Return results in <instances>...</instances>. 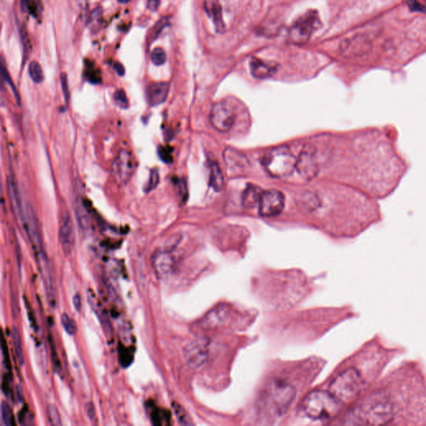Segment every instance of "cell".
Segmentation results:
<instances>
[{
    "label": "cell",
    "mask_w": 426,
    "mask_h": 426,
    "mask_svg": "<svg viewBox=\"0 0 426 426\" xmlns=\"http://www.w3.org/2000/svg\"><path fill=\"white\" fill-rule=\"evenodd\" d=\"M262 191L261 189L253 185H249L243 195V203L245 207H253L258 205L259 200Z\"/></svg>",
    "instance_id": "603a6c76"
},
{
    "label": "cell",
    "mask_w": 426,
    "mask_h": 426,
    "mask_svg": "<svg viewBox=\"0 0 426 426\" xmlns=\"http://www.w3.org/2000/svg\"><path fill=\"white\" fill-rule=\"evenodd\" d=\"M7 185H8V195L10 198L11 204L13 206L15 214L18 216L21 222L24 217V207L22 205L18 183L16 181L15 178L12 175L8 176L7 179Z\"/></svg>",
    "instance_id": "d6986e66"
},
{
    "label": "cell",
    "mask_w": 426,
    "mask_h": 426,
    "mask_svg": "<svg viewBox=\"0 0 426 426\" xmlns=\"http://www.w3.org/2000/svg\"><path fill=\"white\" fill-rule=\"evenodd\" d=\"M153 267L159 277H167L176 268V257L168 250H158L152 258Z\"/></svg>",
    "instance_id": "4fadbf2b"
},
{
    "label": "cell",
    "mask_w": 426,
    "mask_h": 426,
    "mask_svg": "<svg viewBox=\"0 0 426 426\" xmlns=\"http://www.w3.org/2000/svg\"><path fill=\"white\" fill-rule=\"evenodd\" d=\"M90 301L91 305L93 309H94V311L96 312V315H98L99 321L101 322L102 326L104 329V331H106L107 334L109 335L111 332L112 327L110 321H109V317L106 315V312L104 310V308L102 307L101 305H99V303L96 301V297L94 295H92V298H89Z\"/></svg>",
    "instance_id": "cb8c5ba5"
},
{
    "label": "cell",
    "mask_w": 426,
    "mask_h": 426,
    "mask_svg": "<svg viewBox=\"0 0 426 426\" xmlns=\"http://www.w3.org/2000/svg\"><path fill=\"white\" fill-rule=\"evenodd\" d=\"M86 75L88 80L92 83H99L101 82V74L94 67L88 66V71Z\"/></svg>",
    "instance_id": "d590c367"
},
{
    "label": "cell",
    "mask_w": 426,
    "mask_h": 426,
    "mask_svg": "<svg viewBox=\"0 0 426 426\" xmlns=\"http://www.w3.org/2000/svg\"><path fill=\"white\" fill-rule=\"evenodd\" d=\"M21 222L23 225V229L26 233L27 237L29 238L33 250H34V253L36 255L38 261H39V265L40 266L44 265L48 262V259L43 246L39 222L31 206H26L24 207V217Z\"/></svg>",
    "instance_id": "8992f818"
},
{
    "label": "cell",
    "mask_w": 426,
    "mask_h": 426,
    "mask_svg": "<svg viewBox=\"0 0 426 426\" xmlns=\"http://www.w3.org/2000/svg\"><path fill=\"white\" fill-rule=\"evenodd\" d=\"M132 0H118V2L120 3H122V4H125V3H129L131 2Z\"/></svg>",
    "instance_id": "7dc6e473"
},
{
    "label": "cell",
    "mask_w": 426,
    "mask_h": 426,
    "mask_svg": "<svg viewBox=\"0 0 426 426\" xmlns=\"http://www.w3.org/2000/svg\"><path fill=\"white\" fill-rule=\"evenodd\" d=\"M230 313V307L228 305H218L207 313L201 321V326L202 328H217L228 321Z\"/></svg>",
    "instance_id": "9a60e30c"
},
{
    "label": "cell",
    "mask_w": 426,
    "mask_h": 426,
    "mask_svg": "<svg viewBox=\"0 0 426 426\" xmlns=\"http://www.w3.org/2000/svg\"><path fill=\"white\" fill-rule=\"evenodd\" d=\"M74 228L72 217L67 212H62L60 218V242L66 255L72 252L74 245Z\"/></svg>",
    "instance_id": "5bb4252c"
},
{
    "label": "cell",
    "mask_w": 426,
    "mask_h": 426,
    "mask_svg": "<svg viewBox=\"0 0 426 426\" xmlns=\"http://www.w3.org/2000/svg\"><path fill=\"white\" fill-rule=\"evenodd\" d=\"M20 35L21 39L23 40V51H24V54L26 55V53H28V49H29V38H28V34H27L26 29H25L24 26L21 29Z\"/></svg>",
    "instance_id": "60d3db41"
},
{
    "label": "cell",
    "mask_w": 426,
    "mask_h": 426,
    "mask_svg": "<svg viewBox=\"0 0 426 426\" xmlns=\"http://www.w3.org/2000/svg\"><path fill=\"white\" fill-rule=\"evenodd\" d=\"M320 24L317 11L308 10L292 24L289 31L290 39L294 44H305L320 28Z\"/></svg>",
    "instance_id": "5b68a950"
},
{
    "label": "cell",
    "mask_w": 426,
    "mask_h": 426,
    "mask_svg": "<svg viewBox=\"0 0 426 426\" xmlns=\"http://www.w3.org/2000/svg\"><path fill=\"white\" fill-rule=\"evenodd\" d=\"M1 71H2V75H3V78L5 79L6 82L10 85L11 88H12V90H13V93H14V95H15V98H17V100L19 101V98H18V93H17V91H16L15 87L13 85V83H12V80H11L10 76L8 74V71L6 69L5 67L2 65V68H1Z\"/></svg>",
    "instance_id": "f35d334b"
},
{
    "label": "cell",
    "mask_w": 426,
    "mask_h": 426,
    "mask_svg": "<svg viewBox=\"0 0 426 426\" xmlns=\"http://www.w3.org/2000/svg\"><path fill=\"white\" fill-rule=\"evenodd\" d=\"M296 170L306 181L315 179L319 172L317 159L314 150H303L297 157Z\"/></svg>",
    "instance_id": "7c38bea8"
},
{
    "label": "cell",
    "mask_w": 426,
    "mask_h": 426,
    "mask_svg": "<svg viewBox=\"0 0 426 426\" xmlns=\"http://www.w3.org/2000/svg\"><path fill=\"white\" fill-rule=\"evenodd\" d=\"M102 13H103V8L102 7H97V8H94L92 12H91L90 14L88 16V19H87V24H90V23H93V21L97 20L98 18H100L102 15Z\"/></svg>",
    "instance_id": "74e56055"
},
{
    "label": "cell",
    "mask_w": 426,
    "mask_h": 426,
    "mask_svg": "<svg viewBox=\"0 0 426 426\" xmlns=\"http://www.w3.org/2000/svg\"><path fill=\"white\" fill-rule=\"evenodd\" d=\"M60 83L62 86V93L64 96L65 103L68 104L70 100V89L68 84V78L66 72H62L60 75Z\"/></svg>",
    "instance_id": "e575fe53"
},
{
    "label": "cell",
    "mask_w": 426,
    "mask_h": 426,
    "mask_svg": "<svg viewBox=\"0 0 426 426\" xmlns=\"http://www.w3.org/2000/svg\"><path fill=\"white\" fill-rule=\"evenodd\" d=\"M268 399L277 415L282 416L294 400V388L283 380H275L269 385Z\"/></svg>",
    "instance_id": "52a82bcc"
},
{
    "label": "cell",
    "mask_w": 426,
    "mask_h": 426,
    "mask_svg": "<svg viewBox=\"0 0 426 426\" xmlns=\"http://www.w3.org/2000/svg\"><path fill=\"white\" fill-rule=\"evenodd\" d=\"M61 322L64 331L69 336H74L75 334L77 333V325L67 313H63L61 315Z\"/></svg>",
    "instance_id": "f546056e"
},
{
    "label": "cell",
    "mask_w": 426,
    "mask_h": 426,
    "mask_svg": "<svg viewBox=\"0 0 426 426\" xmlns=\"http://www.w3.org/2000/svg\"><path fill=\"white\" fill-rule=\"evenodd\" d=\"M250 73L257 79H266L271 78L277 71V67L271 66L262 60L253 58L250 62Z\"/></svg>",
    "instance_id": "ffe728a7"
},
{
    "label": "cell",
    "mask_w": 426,
    "mask_h": 426,
    "mask_svg": "<svg viewBox=\"0 0 426 426\" xmlns=\"http://www.w3.org/2000/svg\"><path fill=\"white\" fill-rule=\"evenodd\" d=\"M341 404L330 391L314 390L304 398L303 410L312 420H330L338 415Z\"/></svg>",
    "instance_id": "7a4b0ae2"
},
{
    "label": "cell",
    "mask_w": 426,
    "mask_h": 426,
    "mask_svg": "<svg viewBox=\"0 0 426 426\" xmlns=\"http://www.w3.org/2000/svg\"><path fill=\"white\" fill-rule=\"evenodd\" d=\"M72 303L74 305L75 310L77 311H80L81 309H82V299H81L80 295L78 294V293L74 295V297L72 298Z\"/></svg>",
    "instance_id": "7bdbcfd3"
},
{
    "label": "cell",
    "mask_w": 426,
    "mask_h": 426,
    "mask_svg": "<svg viewBox=\"0 0 426 426\" xmlns=\"http://www.w3.org/2000/svg\"><path fill=\"white\" fill-rule=\"evenodd\" d=\"M47 415L49 418V423L52 426H62V421H61V416H60V411L58 410L57 407L53 404H50L48 406L47 410Z\"/></svg>",
    "instance_id": "4dcf8cb0"
},
{
    "label": "cell",
    "mask_w": 426,
    "mask_h": 426,
    "mask_svg": "<svg viewBox=\"0 0 426 426\" xmlns=\"http://www.w3.org/2000/svg\"><path fill=\"white\" fill-rule=\"evenodd\" d=\"M159 182H160V176L158 171L157 169H152L150 173L149 179L147 180V183L145 184L144 188H143L145 192L149 193L153 191L158 186Z\"/></svg>",
    "instance_id": "f1b7e54d"
},
{
    "label": "cell",
    "mask_w": 426,
    "mask_h": 426,
    "mask_svg": "<svg viewBox=\"0 0 426 426\" xmlns=\"http://www.w3.org/2000/svg\"><path fill=\"white\" fill-rule=\"evenodd\" d=\"M262 165L270 176L282 179L294 173L297 168V157L288 147H275L264 154Z\"/></svg>",
    "instance_id": "3957f363"
},
{
    "label": "cell",
    "mask_w": 426,
    "mask_h": 426,
    "mask_svg": "<svg viewBox=\"0 0 426 426\" xmlns=\"http://www.w3.org/2000/svg\"><path fill=\"white\" fill-rule=\"evenodd\" d=\"M168 22H169V20H168V18H163L159 19L156 23L155 25L153 26V30L150 33L151 34H150L151 41H155L156 39H158V36L163 32V29H165L167 25H168Z\"/></svg>",
    "instance_id": "d6a6232c"
},
{
    "label": "cell",
    "mask_w": 426,
    "mask_h": 426,
    "mask_svg": "<svg viewBox=\"0 0 426 426\" xmlns=\"http://www.w3.org/2000/svg\"><path fill=\"white\" fill-rule=\"evenodd\" d=\"M203 8L207 15L212 19L217 33L222 34L226 29L222 8L219 0H203Z\"/></svg>",
    "instance_id": "ac0fdd59"
},
{
    "label": "cell",
    "mask_w": 426,
    "mask_h": 426,
    "mask_svg": "<svg viewBox=\"0 0 426 426\" xmlns=\"http://www.w3.org/2000/svg\"><path fill=\"white\" fill-rule=\"evenodd\" d=\"M364 388V380L359 371L350 368L341 372L331 381L329 391L341 403L356 400Z\"/></svg>",
    "instance_id": "277c9868"
},
{
    "label": "cell",
    "mask_w": 426,
    "mask_h": 426,
    "mask_svg": "<svg viewBox=\"0 0 426 426\" xmlns=\"http://www.w3.org/2000/svg\"><path fill=\"white\" fill-rule=\"evenodd\" d=\"M160 5V0H147V8L151 11H157Z\"/></svg>",
    "instance_id": "ee69618b"
},
{
    "label": "cell",
    "mask_w": 426,
    "mask_h": 426,
    "mask_svg": "<svg viewBox=\"0 0 426 426\" xmlns=\"http://www.w3.org/2000/svg\"><path fill=\"white\" fill-rule=\"evenodd\" d=\"M407 4H408L409 8H411V10L422 12V13H425L426 11V6H424L423 4L419 3L417 0H409L408 2H407Z\"/></svg>",
    "instance_id": "ab89813d"
},
{
    "label": "cell",
    "mask_w": 426,
    "mask_h": 426,
    "mask_svg": "<svg viewBox=\"0 0 426 426\" xmlns=\"http://www.w3.org/2000/svg\"><path fill=\"white\" fill-rule=\"evenodd\" d=\"M368 47L369 44L366 37L361 34L346 40L341 49H343L344 52L348 53L349 55H360L365 52Z\"/></svg>",
    "instance_id": "44dd1931"
},
{
    "label": "cell",
    "mask_w": 426,
    "mask_h": 426,
    "mask_svg": "<svg viewBox=\"0 0 426 426\" xmlns=\"http://www.w3.org/2000/svg\"><path fill=\"white\" fill-rule=\"evenodd\" d=\"M86 415L90 421H94L96 419L95 407L92 402H88L86 405Z\"/></svg>",
    "instance_id": "b9f144b4"
},
{
    "label": "cell",
    "mask_w": 426,
    "mask_h": 426,
    "mask_svg": "<svg viewBox=\"0 0 426 426\" xmlns=\"http://www.w3.org/2000/svg\"><path fill=\"white\" fill-rule=\"evenodd\" d=\"M29 74L32 80L35 83H40L44 81V74L41 65L37 61H32L29 65Z\"/></svg>",
    "instance_id": "484cf974"
},
{
    "label": "cell",
    "mask_w": 426,
    "mask_h": 426,
    "mask_svg": "<svg viewBox=\"0 0 426 426\" xmlns=\"http://www.w3.org/2000/svg\"><path fill=\"white\" fill-rule=\"evenodd\" d=\"M170 84L167 82H156L151 83L147 88V98L151 106L155 107L163 104L168 98Z\"/></svg>",
    "instance_id": "2e32d148"
},
{
    "label": "cell",
    "mask_w": 426,
    "mask_h": 426,
    "mask_svg": "<svg viewBox=\"0 0 426 426\" xmlns=\"http://www.w3.org/2000/svg\"><path fill=\"white\" fill-rule=\"evenodd\" d=\"M186 364L192 369H201L207 364L209 357L208 342L205 339H196L187 344L183 350Z\"/></svg>",
    "instance_id": "30bf717a"
},
{
    "label": "cell",
    "mask_w": 426,
    "mask_h": 426,
    "mask_svg": "<svg viewBox=\"0 0 426 426\" xmlns=\"http://www.w3.org/2000/svg\"><path fill=\"white\" fill-rule=\"evenodd\" d=\"M137 167L134 156L129 150L122 149L114 159L112 167L113 177L117 183L126 185L133 176Z\"/></svg>",
    "instance_id": "9c48e42d"
},
{
    "label": "cell",
    "mask_w": 426,
    "mask_h": 426,
    "mask_svg": "<svg viewBox=\"0 0 426 426\" xmlns=\"http://www.w3.org/2000/svg\"><path fill=\"white\" fill-rule=\"evenodd\" d=\"M114 101L119 108L127 109L128 107V100H127V95H126V93L123 89L117 90L114 93Z\"/></svg>",
    "instance_id": "836d02e7"
},
{
    "label": "cell",
    "mask_w": 426,
    "mask_h": 426,
    "mask_svg": "<svg viewBox=\"0 0 426 426\" xmlns=\"http://www.w3.org/2000/svg\"><path fill=\"white\" fill-rule=\"evenodd\" d=\"M11 337L13 341V350L15 353V357L18 361V364L23 365L24 363V357H23V344L21 340L20 333L17 327H13L11 332Z\"/></svg>",
    "instance_id": "d4e9b609"
},
{
    "label": "cell",
    "mask_w": 426,
    "mask_h": 426,
    "mask_svg": "<svg viewBox=\"0 0 426 426\" xmlns=\"http://www.w3.org/2000/svg\"><path fill=\"white\" fill-rule=\"evenodd\" d=\"M393 405L385 393H372L352 410L346 424L362 426H383L393 418Z\"/></svg>",
    "instance_id": "6da1fadb"
},
{
    "label": "cell",
    "mask_w": 426,
    "mask_h": 426,
    "mask_svg": "<svg viewBox=\"0 0 426 426\" xmlns=\"http://www.w3.org/2000/svg\"><path fill=\"white\" fill-rule=\"evenodd\" d=\"M114 68H115L116 72H118V74L119 76H123L124 73H125V68H124L123 65L120 63V62H115L114 63Z\"/></svg>",
    "instance_id": "f6af8a7d"
},
{
    "label": "cell",
    "mask_w": 426,
    "mask_h": 426,
    "mask_svg": "<svg viewBox=\"0 0 426 426\" xmlns=\"http://www.w3.org/2000/svg\"></svg>",
    "instance_id": "c3c4849f"
},
{
    "label": "cell",
    "mask_w": 426,
    "mask_h": 426,
    "mask_svg": "<svg viewBox=\"0 0 426 426\" xmlns=\"http://www.w3.org/2000/svg\"><path fill=\"white\" fill-rule=\"evenodd\" d=\"M225 162L228 168V173L233 175H240L243 174V171L245 170L247 166V162L245 157L234 149L226 150L224 153Z\"/></svg>",
    "instance_id": "e0dca14e"
},
{
    "label": "cell",
    "mask_w": 426,
    "mask_h": 426,
    "mask_svg": "<svg viewBox=\"0 0 426 426\" xmlns=\"http://www.w3.org/2000/svg\"><path fill=\"white\" fill-rule=\"evenodd\" d=\"M284 195L278 190L262 191L258 202L259 214L264 217H277L284 209Z\"/></svg>",
    "instance_id": "8fae6325"
},
{
    "label": "cell",
    "mask_w": 426,
    "mask_h": 426,
    "mask_svg": "<svg viewBox=\"0 0 426 426\" xmlns=\"http://www.w3.org/2000/svg\"><path fill=\"white\" fill-rule=\"evenodd\" d=\"M151 60L153 64L156 66H161L164 64L167 60V55L164 49L162 48H155L151 54Z\"/></svg>",
    "instance_id": "1f68e13d"
},
{
    "label": "cell",
    "mask_w": 426,
    "mask_h": 426,
    "mask_svg": "<svg viewBox=\"0 0 426 426\" xmlns=\"http://www.w3.org/2000/svg\"><path fill=\"white\" fill-rule=\"evenodd\" d=\"M209 184L215 191H221L224 186V177L219 164L212 162L209 166Z\"/></svg>",
    "instance_id": "7402d4cb"
},
{
    "label": "cell",
    "mask_w": 426,
    "mask_h": 426,
    "mask_svg": "<svg viewBox=\"0 0 426 426\" xmlns=\"http://www.w3.org/2000/svg\"><path fill=\"white\" fill-rule=\"evenodd\" d=\"M30 6V0H20L21 9L23 12L29 10Z\"/></svg>",
    "instance_id": "bcb514c9"
},
{
    "label": "cell",
    "mask_w": 426,
    "mask_h": 426,
    "mask_svg": "<svg viewBox=\"0 0 426 426\" xmlns=\"http://www.w3.org/2000/svg\"><path fill=\"white\" fill-rule=\"evenodd\" d=\"M1 420L2 423L5 426H13L14 424L13 411L10 406L6 401L3 400L1 404Z\"/></svg>",
    "instance_id": "4316f807"
},
{
    "label": "cell",
    "mask_w": 426,
    "mask_h": 426,
    "mask_svg": "<svg viewBox=\"0 0 426 426\" xmlns=\"http://www.w3.org/2000/svg\"><path fill=\"white\" fill-rule=\"evenodd\" d=\"M236 118L237 115L233 107L226 102L216 103L210 111V122L217 132H229L235 124Z\"/></svg>",
    "instance_id": "ba28073f"
},
{
    "label": "cell",
    "mask_w": 426,
    "mask_h": 426,
    "mask_svg": "<svg viewBox=\"0 0 426 426\" xmlns=\"http://www.w3.org/2000/svg\"><path fill=\"white\" fill-rule=\"evenodd\" d=\"M158 154L161 159L166 163H170L173 162V155H172V150L169 149L168 147H160L158 150Z\"/></svg>",
    "instance_id": "8d00e7d4"
},
{
    "label": "cell",
    "mask_w": 426,
    "mask_h": 426,
    "mask_svg": "<svg viewBox=\"0 0 426 426\" xmlns=\"http://www.w3.org/2000/svg\"><path fill=\"white\" fill-rule=\"evenodd\" d=\"M173 409L179 424H181L183 426H190L192 424L188 414L182 407V406L178 403H173Z\"/></svg>",
    "instance_id": "83f0119b"
}]
</instances>
